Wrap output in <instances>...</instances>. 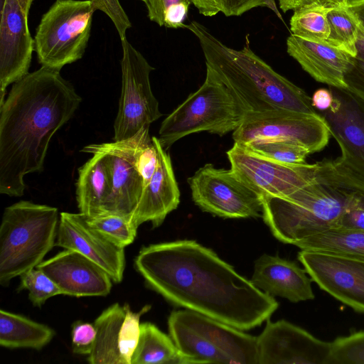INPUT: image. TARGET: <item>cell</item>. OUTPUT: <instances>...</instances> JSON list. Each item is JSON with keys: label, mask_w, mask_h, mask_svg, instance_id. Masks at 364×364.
<instances>
[{"label": "cell", "mask_w": 364, "mask_h": 364, "mask_svg": "<svg viewBox=\"0 0 364 364\" xmlns=\"http://www.w3.org/2000/svg\"><path fill=\"white\" fill-rule=\"evenodd\" d=\"M134 265L171 303L242 331L261 325L279 306L272 296L195 240L144 247Z\"/></svg>", "instance_id": "6da1fadb"}, {"label": "cell", "mask_w": 364, "mask_h": 364, "mask_svg": "<svg viewBox=\"0 0 364 364\" xmlns=\"http://www.w3.org/2000/svg\"><path fill=\"white\" fill-rule=\"evenodd\" d=\"M82 98L60 70L41 67L14 83L0 106V193L23 195L26 175L41 172L49 143Z\"/></svg>", "instance_id": "7a4b0ae2"}, {"label": "cell", "mask_w": 364, "mask_h": 364, "mask_svg": "<svg viewBox=\"0 0 364 364\" xmlns=\"http://www.w3.org/2000/svg\"><path fill=\"white\" fill-rule=\"evenodd\" d=\"M364 178L339 158L319 161L315 177L284 197L261 198L262 218L279 241L296 245L318 233L337 228Z\"/></svg>", "instance_id": "3957f363"}, {"label": "cell", "mask_w": 364, "mask_h": 364, "mask_svg": "<svg viewBox=\"0 0 364 364\" xmlns=\"http://www.w3.org/2000/svg\"><path fill=\"white\" fill-rule=\"evenodd\" d=\"M183 28L198 39L206 67L235 95L247 112L319 114L304 90L274 70L248 45L240 50L230 48L197 21L184 24Z\"/></svg>", "instance_id": "277c9868"}, {"label": "cell", "mask_w": 364, "mask_h": 364, "mask_svg": "<svg viewBox=\"0 0 364 364\" xmlns=\"http://www.w3.org/2000/svg\"><path fill=\"white\" fill-rule=\"evenodd\" d=\"M55 207L20 200L4 210L0 227V284L36 267L55 245Z\"/></svg>", "instance_id": "5b68a950"}, {"label": "cell", "mask_w": 364, "mask_h": 364, "mask_svg": "<svg viewBox=\"0 0 364 364\" xmlns=\"http://www.w3.org/2000/svg\"><path fill=\"white\" fill-rule=\"evenodd\" d=\"M168 326L183 364H258L257 337L228 324L185 309L172 311Z\"/></svg>", "instance_id": "8992f818"}, {"label": "cell", "mask_w": 364, "mask_h": 364, "mask_svg": "<svg viewBox=\"0 0 364 364\" xmlns=\"http://www.w3.org/2000/svg\"><path fill=\"white\" fill-rule=\"evenodd\" d=\"M246 113L235 95L206 67L202 85L164 119L158 139L167 151L176 141L193 133L223 136L237 129Z\"/></svg>", "instance_id": "52a82bcc"}, {"label": "cell", "mask_w": 364, "mask_h": 364, "mask_svg": "<svg viewBox=\"0 0 364 364\" xmlns=\"http://www.w3.org/2000/svg\"><path fill=\"white\" fill-rule=\"evenodd\" d=\"M91 0H56L36 28L34 47L43 67L60 70L80 60L90 36Z\"/></svg>", "instance_id": "ba28073f"}, {"label": "cell", "mask_w": 364, "mask_h": 364, "mask_svg": "<svg viewBox=\"0 0 364 364\" xmlns=\"http://www.w3.org/2000/svg\"><path fill=\"white\" fill-rule=\"evenodd\" d=\"M121 42L122 92L114 124V141L134 136L162 116L149 80L154 68L127 38Z\"/></svg>", "instance_id": "9c48e42d"}, {"label": "cell", "mask_w": 364, "mask_h": 364, "mask_svg": "<svg viewBox=\"0 0 364 364\" xmlns=\"http://www.w3.org/2000/svg\"><path fill=\"white\" fill-rule=\"evenodd\" d=\"M187 181L193 201L203 211L224 218L262 217L261 198L231 169L206 164Z\"/></svg>", "instance_id": "30bf717a"}, {"label": "cell", "mask_w": 364, "mask_h": 364, "mask_svg": "<svg viewBox=\"0 0 364 364\" xmlns=\"http://www.w3.org/2000/svg\"><path fill=\"white\" fill-rule=\"evenodd\" d=\"M331 136L324 118L318 114L274 111L247 112L233 132L234 143L244 145L257 141H287L301 144L311 152L321 151Z\"/></svg>", "instance_id": "8fae6325"}, {"label": "cell", "mask_w": 364, "mask_h": 364, "mask_svg": "<svg viewBox=\"0 0 364 364\" xmlns=\"http://www.w3.org/2000/svg\"><path fill=\"white\" fill-rule=\"evenodd\" d=\"M234 174L260 198L284 197L310 182L319 162L285 164L252 154L234 143L227 151Z\"/></svg>", "instance_id": "7c38bea8"}, {"label": "cell", "mask_w": 364, "mask_h": 364, "mask_svg": "<svg viewBox=\"0 0 364 364\" xmlns=\"http://www.w3.org/2000/svg\"><path fill=\"white\" fill-rule=\"evenodd\" d=\"M298 259L321 289L364 313V259L302 250Z\"/></svg>", "instance_id": "4fadbf2b"}, {"label": "cell", "mask_w": 364, "mask_h": 364, "mask_svg": "<svg viewBox=\"0 0 364 364\" xmlns=\"http://www.w3.org/2000/svg\"><path fill=\"white\" fill-rule=\"evenodd\" d=\"M0 21V106L6 87L28 73L35 50L28 25L30 0H1Z\"/></svg>", "instance_id": "5bb4252c"}, {"label": "cell", "mask_w": 364, "mask_h": 364, "mask_svg": "<svg viewBox=\"0 0 364 364\" xmlns=\"http://www.w3.org/2000/svg\"><path fill=\"white\" fill-rule=\"evenodd\" d=\"M258 364H328L331 342L285 321H268L257 337Z\"/></svg>", "instance_id": "9a60e30c"}, {"label": "cell", "mask_w": 364, "mask_h": 364, "mask_svg": "<svg viewBox=\"0 0 364 364\" xmlns=\"http://www.w3.org/2000/svg\"><path fill=\"white\" fill-rule=\"evenodd\" d=\"M330 90L333 104L319 113L339 145L340 160L364 178V102L346 89Z\"/></svg>", "instance_id": "2e32d148"}, {"label": "cell", "mask_w": 364, "mask_h": 364, "mask_svg": "<svg viewBox=\"0 0 364 364\" xmlns=\"http://www.w3.org/2000/svg\"><path fill=\"white\" fill-rule=\"evenodd\" d=\"M55 245L81 253L102 267L113 282L122 280L124 248L117 246L92 228L81 213L60 214Z\"/></svg>", "instance_id": "e0dca14e"}, {"label": "cell", "mask_w": 364, "mask_h": 364, "mask_svg": "<svg viewBox=\"0 0 364 364\" xmlns=\"http://www.w3.org/2000/svg\"><path fill=\"white\" fill-rule=\"evenodd\" d=\"M48 275L62 294L75 297L104 296L109 294L112 279L95 262L81 253L65 249L37 267Z\"/></svg>", "instance_id": "ac0fdd59"}, {"label": "cell", "mask_w": 364, "mask_h": 364, "mask_svg": "<svg viewBox=\"0 0 364 364\" xmlns=\"http://www.w3.org/2000/svg\"><path fill=\"white\" fill-rule=\"evenodd\" d=\"M153 139L157 149L158 163L132 216L137 227L145 222H151L154 228L159 226L180 203V191L170 155L158 138L153 136Z\"/></svg>", "instance_id": "d6986e66"}, {"label": "cell", "mask_w": 364, "mask_h": 364, "mask_svg": "<svg viewBox=\"0 0 364 364\" xmlns=\"http://www.w3.org/2000/svg\"><path fill=\"white\" fill-rule=\"evenodd\" d=\"M287 50L315 80L347 89L345 75L354 57L346 51L328 43L311 41L293 34L287 38Z\"/></svg>", "instance_id": "ffe728a7"}, {"label": "cell", "mask_w": 364, "mask_h": 364, "mask_svg": "<svg viewBox=\"0 0 364 364\" xmlns=\"http://www.w3.org/2000/svg\"><path fill=\"white\" fill-rule=\"evenodd\" d=\"M307 274L294 262L264 254L255 261L250 281L271 296L296 303L314 299L312 279Z\"/></svg>", "instance_id": "44dd1931"}, {"label": "cell", "mask_w": 364, "mask_h": 364, "mask_svg": "<svg viewBox=\"0 0 364 364\" xmlns=\"http://www.w3.org/2000/svg\"><path fill=\"white\" fill-rule=\"evenodd\" d=\"M111 193L107 155L97 153L78 171L76 199L80 213L87 217L106 214Z\"/></svg>", "instance_id": "7402d4cb"}, {"label": "cell", "mask_w": 364, "mask_h": 364, "mask_svg": "<svg viewBox=\"0 0 364 364\" xmlns=\"http://www.w3.org/2000/svg\"><path fill=\"white\" fill-rule=\"evenodd\" d=\"M107 155L111 173V193L106 214L132 218L144 188V180L132 164L122 157Z\"/></svg>", "instance_id": "603a6c76"}, {"label": "cell", "mask_w": 364, "mask_h": 364, "mask_svg": "<svg viewBox=\"0 0 364 364\" xmlns=\"http://www.w3.org/2000/svg\"><path fill=\"white\" fill-rule=\"evenodd\" d=\"M81 151L106 154L124 159L137 168L144 180V187L149 182L158 163L157 149L153 136H150L149 127H144L134 136L120 141L87 145Z\"/></svg>", "instance_id": "cb8c5ba5"}, {"label": "cell", "mask_w": 364, "mask_h": 364, "mask_svg": "<svg viewBox=\"0 0 364 364\" xmlns=\"http://www.w3.org/2000/svg\"><path fill=\"white\" fill-rule=\"evenodd\" d=\"M55 331L24 316L0 311V345L8 348L41 350L49 343Z\"/></svg>", "instance_id": "d4e9b609"}, {"label": "cell", "mask_w": 364, "mask_h": 364, "mask_svg": "<svg viewBox=\"0 0 364 364\" xmlns=\"http://www.w3.org/2000/svg\"><path fill=\"white\" fill-rule=\"evenodd\" d=\"M125 314V306L115 303L95 319L96 338L93 348L87 355L90 363L123 364L118 345Z\"/></svg>", "instance_id": "484cf974"}, {"label": "cell", "mask_w": 364, "mask_h": 364, "mask_svg": "<svg viewBox=\"0 0 364 364\" xmlns=\"http://www.w3.org/2000/svg\"><path fill=\"white\" fill-rule=\"evenodd\" d=\"M131 364H183L180 353L171 336L154 324H140V335Z\"/></svg>", "instance_id": "4316f807"}, {"label": "cell", "mask_w": 364, "mask_h": 364, "mask_svg": "<svg viewBox=\"0 0 364 364\" xmlns=\"http://www.w3.org/2000/svg\"><path fill=\"white\" fill-rule=\"evenodd\" d=\"M295 246L302 250L337 254L364 259V230L333 228L312 235Z\"/></svg>", "instance_id": "83f0119b"}, {"label": "cell", "mask_w": 364, "mask_h": 364, "mask_svg": "<svg viewBox=\"0 0 364 364\" xmlns=\"http://www.w3.org/2000/svg\"><path fill=\"white\" fill-rule=\"evenodd\" d=\"M330 8L304 4L294 10L290 19L293 35L305 40L326 43L329 36L327 13Z\"/></svg>", "instance_id": "f1b7e54d"}, {"label": "cell", "mask_w": 364, "mask_h": 364, "mask_svg": "<svg viewBox=\"0 0 364 364\" xmlns=\"http://www.w3.org/2000/svg\"><path fill=\"white\" fill-rule=\"evenodd\" d=\"M347 2L328 9L327 18L330 32L326 43L355 58L359 21Z\"/></svg>", "instance_id": "f546056e"}, {"label": "cell", "mask_w": 364, "mask_h": 364, "mask_svg": "<svg viewBox=\"0 0 364 364\" xmlns=\"http://www.w3.org/2000/svg\"><path fill=\"white\" fill-rule=\"evenodd\" d=\"M240 146L252 154L285 164H305L311 154L306 147L287 141H257Z\"/></svg>", "instance_id": "4dcf8cb0"}, {"label": "cell", "mask_w": 364, "mask_h": 364, "mask_svg": "<svg viewBox=\"0 0 364 364\" xmlns=\"http://www.w3.org/2000/svg\"><path fill=\"white\" fill-rule=\"evenodd\" d=\"M85 218L92 228L119 247L124 248L129 245L136 236L138 227L130 218L116 214Z\"/></svg>", "instance_id": "1f68e13d"}, {"label": "cell", "mask_w": 364, "mask_h": 364, "mask_svg": "<svg viewBox=\"0 0 364 364\" xmlns=\"http://www.w3.org/2000/svg\"><path fill=\"white\" fill-rule=\"evenodd\" d=\"M149 18L160 26L183 28L191 0H146Z\"/></svg>", "instance_id": "d6a6232c"}, {"label": "cell", "mask_w": 364, "mask_h": 364, "mask_svg": "<svg viewBox=\"0 0 364 364\" xmlns=\"http://www.w3.org/2000/svg\"><path fill=\"white\" fill-rule=\"evenodd\" d=\"M20 278L18 289L27 290L30 301L36 306H41L50 297L62 294L52 279L37 267L22 274Z\"/></svg>", "instance_id": "836d02e7"}, {"label": "cell", "mask_w": 364, "mask_h": 364, "mask_svg": "<svg viewBox=\"0 0 364 364\" xmlns=\"http://www.w3.org/2000/svg\"><path fill=\"white\" fill-rule=\"evenodd\" d=\"M328 364H364V331L338 337L331 342Z\"/></svg>", "instance_id": "e575fe53"}, {"label": "cell", "mask_w": 364, "mask_h": 364, "mask_svg": "<svg viewBox=\"0 0 364 364\" xmlns=\"http://www.w3.org/2000/svg\"><path fill=\"white\" fill-rule=\"evenodd\" d=\"M124 306L126 314L120 328L118 346L123 364H131L140 335V317L150 306H146L140 311L134 312L128 304Z\"/></svg>", "instance_id": "d590c367"}, {"label": "cell", "mask_w": 364, "mask_h": 364, "mask_svg": "<svg viewBox=\"0 0 364 364\" xmlns=\"http://www.w3.org/2000/svg\"><path fill=\"white\" fill-rule=\"evenodd\" d=\"M96 329L94 323L77 321L72 325V348L75 354L89 355L94 346Z\"/></svg>", "instance_id": "8d00e7d4"}, {"label": "cell", "mask_w": 364, "mask_h": 364, "mask_svg": "<svg viewBox=\"0 0 364 364\" xmlns=\"http://www.w3.org/2000/svg\"><path fill=\"white\" fill-rule=\"evenodd\" d=\"M95 10L105 13L114 23L121 41L126 38V31L132 26L131 22L119 0H91Z\"/></svg>", "instance_id": "74e56055"}, {"label": "cell", "mask_w": 364, "mask_h": 364, "mask_svg": "<svg viewBox=\"0 0 364 364\" xmlns=\"http://www.w3.org/2000/svg\"><path fill=\"white\" fill-rule=\"evenodd\" d=\"M337 228L364 230V186L347 207Z\"/></svg>", "instance_id": "f35d334b"}, {"label": "cell", "mask_w": 364, "mask_h": 364, "mask_svg": "<svg viewBox=\"0 0 364 364\" xmlns=\"http://www.w3.org/2000/svg\"><path fill=\"white\" fill-rule=\"evenodd\" d=\"M220 12L226 16H238L259 6H266L280 16L274 0H218Z\"/></svg>", "instance_id": "ab89813d"}, {"label": "cell", "mask_w": 364, "mask_h": 364, "mask_svg": "<svg viewBox=\"0 0 364 364\" xmlns=\"http://www.w3.org/2000/svg\"><path fill=\"white\" fill-rule=\"evenodd\" d=\"M347 89L364 102V62L354 58L353 63L345 75Z\"/></svg>", "instance_id": "60d3db41"}, {"label": "cell", "mask_w": 364, "mask_h": 364, "mask_svg": "<svg viewBox=\"0 0 364 364\" xmlns=\"http://www.w3.org/2000/svg\"><path fill=\"white\" fill-rule=\"evenodd\" d=\"M333 96L330 89L321 88L314 92L311 103L319 111L328 109L333 104Z\"/></svg>", "instance_id": "b9f144b4"}, {"label": "cell", "mask_w": 364, "mask_h": 364, "mask_svg": "<svg viewBox=\"0 0 364 364\" xmlns=\"http://www.w3.org/2000/svg\"><path fill=\"white\" fill-rule=\"evenodd\" d=\"M199 13L205 16H213L220 12L218 0H191Z\"/></svg>", "instance_id": "7bdbcfd3"}, {"label": "cell", "mask_w": 364, "mask_h": 364, "mask_svg": "<svg viewBox=\"0 0 364 364\" xmlns=\"http://www.w3.org/2000/svg\"><path fill=\"white\" fill-rule=\"evenodd\" d=\"M359 21V20H358ZM355 58L364 62V25L359 21Z\"/></svg>", "instance_id": "ee69618b"}, {"label": "cell", "mask_w": 364, "mask_h": 364, "mask_svg": "<svg viewBox=\"0 0 364 364\" xmlns=\"http://www.w3.org/2000/svg\"><path fill=\"white\" fill-rule=\"evenodd\" d=\"M347 4L359 21L364 25V0H348Z\"/></svg>", "instance_id": "f6af8a7d"}, {"label": "cell", "mask_w": 364, "mask_h": 364, "mask_svg": "<svg viewBox=\"0 0 364 364\" xmlns=\"http://www.w3.org/2000/svg\"><path fill=\"white\" fill-rule=\"evenodd\" d=\"M308 0H278L280 9L285 13L305 4Z\"/></svg>", "instance_id": "bcb514c9"}, {"label": "cell", "mask_w": 364, "mask_h": 364, "mask_svg": "<svg viewBox=\"0 0 364 364\" xmlns=\"http://www.w3.org/2000/svg\"><path fill=\"white\" fill-rule=\"evenodd\" d=\"M348 0H308L305 4H316L326 8H332L346 3Z\"/></svg>", "instance_id": "7dc6e473"}, {"label": "cell", "mask_w": 364, "mask_h": 364, "mask_svg": "<svg viewBox=\"0 0 364 364\" xmlns=\"http://www.w3.org/2000/svg\"><path fill=\"white\" fill-rule=\"evenodd\" d=\"M139 1H144V2H145V1H146V0H139Z\"/></svg>", "instance_id": "c3c4849f"}]
</instances>
